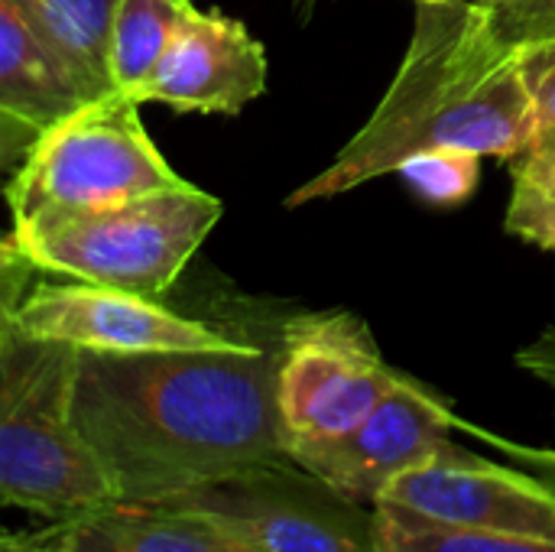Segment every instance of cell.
<instances>
[{
    "label": "cell",
    "mask_w": 555,
    "mask_h": 552,
    "mask_svg": "<svg viewBox=\"0 0 555 552\" xmlns=\"http://www.w3.org/2000/svg\"><path fill=\"white\" fill-rule=\"evenodd\" d=\"M276 348L78 351L72 413L111 498L159 504L286 459Z\"/></svg>",
    "instance_id": "6da1fadb"
},
{
    "label": "cell",
    "mask_w": 555,
    "mask_h": 552,
    "mask_svg": "<svg viewBox=\"0 0 555 552\" xmlns=\"http://www.w3.org/2000/svg\"><path fill=\"white\" fill-rule=\"evenodd\" d=\"M530 124L517 49L494 33L491 13L478 0L416 3L413 36L387 94L338 156L289 192L286 208L345 195L426 150L511 163L527 150Z\"/></svg>",
    "instance_id": "7a4b0ae2"
},
{
    "label": "cell",
    "mask_w": 555,
    "mask_h": 552,
    "mask_svg": "<svg viewBox=\"0 0 555 552\" xmlns=\"http://www.w3.org/2000/svg\"><path fill=\"white\" fill-rule=\"evenodd\" d=\"M33 273L13 238L0 241V504L55 524L114 498L72 413L78 351L16 322Z\"/></svg>",
    "instance_id": "3957f363"
},
{
    "label": "cell",
    "mask_w": 555,
    "mask_h": 552,
    "mask_svg": "<svg viewBox=\"0 0 555 552\" xmlns=\"http://www.w3.org/2000/svg\"><path fill=\"white\" fill-rule=\"evenodd\" d=\"M221 215V198L185 179L137 198L46 215L10 238L36 270L159 299Z\"/></svg>",
    "instance_id": "277c9868"
},
{
    "label": "cell",
    "mask_w": 555,
    "mask_h": 552,
    "mask_svg": "<svg viewBox=\"0 0 555 552\" xmlns=\"http://www.w3.org/2000/svg\"><path fill=\"white\" fill-rule=\"evenodd\" d=\"M140 101L101 91L46 124L7 182L13 231L59 211H78L182 185L140 120Z\"/></svg>",
    "instance_id": "5b68a950"
},
{
    "label": "cell",
    "mask_w": 555,
    "mask_h": 552,
    "mask_svg": "<svg viewBox=\"0 0 555 552\" xmlns=\"http://www.w3.org/2000/svg\"><path fill=\"white\" fill-rule=\"evenodd\" d=\"M276 351V410L286 452L354 429L406 377L384 361L371 329L351 312L286 322Z\"/></svg>",
    "instance_id": "8992f818"
},
{
    "label": "cell",
    "mask_w": 555,
    "mask_h": 552,
    "mask_svg": "<svg viewBox=\"0 0 555 552\" xmlns=\"http://www.w3.org/2000/svg\"><path fill=\"white\" fill-rule=\"evenodd\" d=\"M159 504L221 524L250 552H374V508L341 498L289 455Z\"/></svg>",
    "instance_id": "52a82bcc"
},
{
    "label": "cell",
    "mask_w": 555,
    "mask_h": 552,
    "mask_svg": "<svg viewBox=\"0 0 555 552\" xmlns=\"http://www.w3.org/2000/svg\"><path fill=\"white\" fill-rule=\"evenodd\" d=\"M16 322L75 351L150 355V351H221L234 338L202 319L179 316L153 296L98 283H33L16 306Z\"/></svg>",
    "instance_id": "ba28073f"
},
{
    "label": "cell",
    "mask_w": 555,
    "mask_h": 552,
    "mask_svg": "<svg viewBox=\"0 0 555 552\" xmlns=\"http://www.w3.org/2000/svg\"><path fill=\"white\" fill-rule=\"evenodd\" d=\"M459 426L465 423L439 394L403 377L354 429L293 449L289 459L341 498L374 508L397 475L452 449L455 442L449 436Z\"/></svg>",
    "instance_id": "9c48e42d"
},
{
    "label": "cell",
    "mask_w": 555,
    "mask_h": 552,
    "mask_svg": "<svg viewBox=\"0 0 555 552\" xmlns=\"http://www.w3.org/2000/svg\"><path fill=\"white\" fill-rule=\"evenodd\" d=\"M374 504L459 530L555 540L553 485L478 459L459 446L397 475Z\"/></svg>",
    "instance_id": "30bf717a"
},
{
    "label": "cell",
    "mask_w": 555,
    "mask_h": 552,
    "mask_svg": "<svg viewBox=\"0 0 555 552\" xmlns=\"http://www.w3.org/2000/svg\"><path fill=\"white\" fill-rule=\"evenodd\" d=\"M267 49L234 16L192 10L137 101H156L179 114H241L267 91Z\"/></svg>",
    "instance_id": "8fae6325"
},
{
    "label": "cell",
    "mask_w": 555,
    "mask_h": 552,
    "mask_svg": "<svg viewBox=\"0 0 555 552\" xmlns=\"http://www.w3.org/2000/svg\"><path fill=\"white\" fill-rule=\"evenodd\" d=\"M0 552H250L221 524L176 504L107 501L49 524L33 540H0Z\"/></svg>",
    "instance_id": "7c38bea8"
},
{
    "label": "cell",
    "mask_w": 555,
    "mask_h": 552,
    "mask_svg": "<svg viewBox=\"0 0 555 552\" xmlns=\"http://www.w3.org/2000/svg\"><path fill=\"white\" fill-rule=\"evenodd\" d=\"M94 98L39 33L20 0H0V111L39 130Z\"/></svg>",
    "instance_id": "4fadbf2b"
},
{
    "label": "cell",
    "mask_w": 555,
    "mask_h": 552,
    "mask_svg": "<svg viewBox=\"0 0 555 552\" xmlns=\"http://www.w3.org/2000/svg\"><path fill=\"white\" fill-rule=\"evenodd\" d=\"M192 10V0H117L107 33L111 88L137 98Z\"/></svg>",
    "instance_id": "5bb4252c"
},
{
    "label": "cell",
    "mask_w": 555,
    "mask_h": 552,
    "mask_svg": "<svg viewBox=\"0 0 555 552\" xmlns=\"http://www.w3.org/2000/svg\"><path fill=\"white\" fill-rule=\"evenodd\" d=\"M20 3L91 94L111 91L107 33L117 0H20Z\"/></svg>",
    "instance_id": "9a60e30c"
},
{
    "label": "cell",
    "mask_w": 555,
    "mask_h": 552,
    "mask_svg": "<svg viewBox=\"0 0 555 552\" xmlns=\"http://www.w3.org/2000/svg\"><path fill=\"white\" fill-rule=\"evenodd\" d=\"M374 552H555V540L459 530L374 504Z\"/></svg>",
    "instance_id": "2e32d148"
},
{
    "label": "cell",
    "mask_w": 555,
    "mask_h": 552,
    "mask_svg": "<svg viewBox=\"0 0 555 552\" xmlns=\"http://www.w3.org/2000/svg\"><path fill=\"white\" fill-rule=\"evenodd\" d=\"M524 85L530 94V143L511 166H555V36L517 46Z\"/></svg>",
    "instance_id": "e0dca14e"
},
{
    "label": "cell",
    "mask_w": 555,
    "mask_h": 552,
    "mask_svg": "<svg viewBox=\"0 0 555 552\" xmlns=\"http://www.w3.org/2000/svg\"><path fill=\"white\" fill-rule=\"evenodd\" d=\"M406 185L436 208H455L472 198L481 182V156L468 150H426L397 169Z\"/></svg>",
    "instance_id": "ac0fdd59"
},
{
    "label": "cell",
    "mask_w": 555,
    "mask_h": 552,
    "mask_svg": "<svg viewBox=\"0 0 555 552\" xmlns=\"http://www.w3.org/2000/svg\"><path fill=\"white\" fill-rule=\"evenodd\" d=\"M514 189L504 231L530 247L555 251V166H511Z\"/></svg>",
    "instance_id": "d6986e66"
},
{
    "label": "cell",
    "mask_w": 555,
    "mask_h": 552,
    "mask_svg": "<svg viewBox=\"0 0 555 552\" xmlns=\"http://www.w3.org/2000/svg\"><path fill=\"white\" fill-rule=\"evenodd\" d=\"M485 10L491 13L494 33L514 49L555 36V0H504Z\"/></svg>",
    "instance_id": "ffe728a7"
},
{
    "label": "cell",
    "mask_w": 555,
    "mask_h": 552,
    "mask_svg": "<svg viewBox=\"0 0 555 552\" xmlns=\"http://www.w3.org/2000/svg\"><path fill=\"white\" fill-rule=\"evenodd\" d=\"M517 364H520L533 381H540V384L553 394L555 400V322L540 335V338H533L527 348L517 351Z\"/></svg>",
    "instance_id": "44dd1931"
},
{
    "label": "cell",
    "mask_w": 555,
    "mask_h": 552,
    "mask_svg": "<svg viewBox=\"0 0 555 552\" xmlns=\"http://www.w3.org/2000/svg\"><path fill=\"white\" fill-rule=\"evenodd\" d=\"M36 133H39L36 124L23 120L16 114L0 111V172L10 169V166H16L26 156V150L36 140Z\"/></svg>",
    "instance_id": "7402d4cb"
},
{
    "label": "cell",
    "mask_w": 555,
    "mask_h": 552,
    "mask_svg": "<svg viewBox=\"0 0 555 552\" xmlns=\"http://www.w3.org/2000/svg\"><path fill=\"white\" fill-rule=\"evenodd\" d=\"M491 442H494V446H501V449H507L511 455L524 459L527 465H537V468L550 472V475H553V488H555V449H524V446H514V442H504V439H491Z\"/></svg>",
    "instance_id": "603a6c76"
},
{
    "label": "cell",
    "mask_w": 555,
    "mask_h": 552,
    "mask_svg": "<svg viewBox=\"0 0 555 552\" xmlns=\"http://www.w3.org/2000/svg\"><path fill=\"white\" fill-rule=\"evenodd\" d=\"M325 3H328V0H289V7H293L296 20H302V23H309V20H312Z\"/></svg>",
    "instance_id": "cb8c5ba5"
},
{
    "label": "cell",
    "mask_w": 555,
    "mask_h": 552,
    "mask_svg": "<svg viewBox=\"0 0 555 552\" xmlns=\"http://www.w3.org/2000/svg\"><path fill=\"white\" fill-rule=\"evenodd\" d=\"M481 7H498V3H504V0H478Z\"/></svg>",
    "instance_id": "d4e9b609"
},
{
    "label": "cell",
    "mask_w": 555,
    "mask_h": 552,
    "mask_svg": "<svg viewBox=\"0 0 555 552\" xmlns=\"http://www.w3.org/2000/svg\"><path fill=\"white\" fill-rule=\"evenodd\" d=\"M416 3H452V0H416Z\"/></svg>",
    "instance_id": "484cf974"
}]
</instances>
